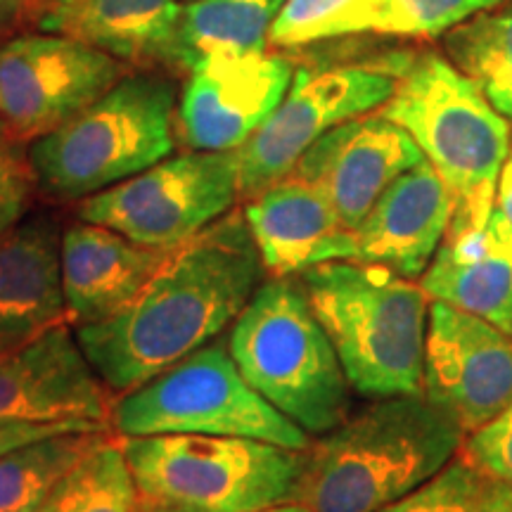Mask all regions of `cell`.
I'll use <instances>...</instances> for the list:
<instances>
[{
  "mask_svg": "<svg viewBox=\"0 0 512 512\" xmlns=\"http://www.w3.org/2000/svg\"><path fill=\"white\" fill-rule=\"evenodd\" d=\"M266 275L233 209L171 252L128 309L76 328V339L107 389L126 394L226 335Z\"/></svg>",
  "mask_w": 512,
  "mask_h": 512,
  "instance_id": "1",
  "label": "cell"
},
{
  "mask_svg": "<svg viewBox=\"0 0 512 512\" xmlns=\"http://www.w3.org/2000/svg\"><path fill=\"white\" fill-rule=\"evenodd\" d=\"M463 439L425 394L370 399L311 441L297 501L313 512H380L444 470Z\"/></svg>",
  "mask_w": 512,
  "mask_h": 512,
  "instance_id": "2",
  "label": "cell"
},
{
  "mask_svg": "<svg viewBox=\"0 0 512 512\" xmlns=\"http://www.w3.org/2000/svg\"><path fill=\"white\" fill-rule=\"evenodd\" d=\"M356 394H422L430 297L420 283L363 261L297 275Z\"/></svg>",
  "mask_w": 512,
  "mask_h": 512,
  "instance_id": "3",
  "label": "cell"
},
{
  "mask_svg": "<svg viewBox=\"0 0 512 512\" xmlns=\"http://www.w3.org/2000/svg\"><path fill=\"white\" fill-rule=\"evenodd\" d=\"M396 76L394 95L377 112L411 133L446 183L453 197L448 230L484 228L510 155V121L437 53L401 60Z\"/></svg>",
  "mask_w": 512,
  "mask_h": 512,
  "instance_id": "4",
  "label": "cell"
},
{
  "mask_svg": "<svg viewBox=\"0 0 512 512\" xmlns=\"http://www.w3.org/2000/svg\"><path fill=\"white\" fill-rule=\"evenodd\" d=\"M176 112L171 76L155 69L128 72L91 107L27 145L38 195L79 204L171 157L178 143Z\"/></svg>",
  "mask_w": 512,
  "mask_h": 512,
  "instance_id": "5",
  "label": "cell"
},
{
  "mask_svg": "<svg viewBox=\"0 0 512 512\" xmlns=\"http://www.w3.org/2000/svg\"><path fill=\"white\" fill-rule=\"evenodd\" d=\"M226 344L242 377L311 439L354 411V389L297 275H266Z\"/></svg>",
  "mask_w": 512,
  "mask_h": 512,
  "instance_id": "6",
  "label": "cell"
},
{
  "mask_svg": "<svg viewBox=\"0 0 512 512\" xmlns=\"http://www.w3.org/2000/svg\"><path fill=\"white\" fill-rule=\"evenodd\" d=\"M145 501L188 512H252L297 501L306 451L209 434L124 437Z\"/></svg>",
  "mask_w": 512,
  "mask_h": 512,
  "instance_id": "7",
  "label": "cell"
},
{
  "mask_svg": "<svg viewBox=\"0 0 512 512\" xmlns=\"http://www.w3.org/2000/svg\"><path fill=\"white\" fill-rule=\"evenodd\" d=\"M110 422L121 439L209 434L268 441L294 451H306L313 441L242 377L226 339H216L150 382L121 394Z\"/></svg>",
  "mask_w": 512,
  "mask_h": 512,
  "instance_id": "8",
  "label": "cell"
},
{
  "mask_svg": "<svg viewBox=\"0 0 512 512\" xmlns=\"http://www.w3.org/2000/svg\"><path fill=\"white\" fill-rule=\"evenodd\" d=\"M240 200L238 150H188L76 204V219L176 252Z\"/></svg>",
  "mask_w": 512,
  "mask_h": 512,
  "instance_id": "9",
  "label": "cell"
},
{
  "mask_svg": "<svg viewBox=\"0 0 512 512\" xmlns=\"http://www.w3.org/2000/svg\"><path fill=\"white\" fill-rule=\"evenodd\" d=\"M396 81L394 64L297 69L278 110L238 150L240 200L290 176L304 152L335 126L387 105Z\"/></svg>",
  "mask_w": 512,
  "mask_h": 512,
  "instance_id": "10",
  "label": "cell"
},
{
  "mask_svg": "<svg viewBox=\"0 0 512 512\" xmlns=\"http://www.w3.org/2000/svg\"><path fill=\"white\" fill-rule=\"evenodd\" d=\"M131 72L126 62L55 34L0 43V117L17 143L55 131Z\"/></svg>",
  "mask_w": 512,
  "mask_h": 512,
  "instance_id": "11",
  "label": "cell"
},
{
  "mask_svg": "<svg viewBox=\"0 0 512 512\" xmlns=\"http://www.w3.org/2000/svg\"><path fill=\"white\" fill-rule=\"evenodd\" d=\"M422 394L463 434L512 403V335L444 302H430Z\"/></svg>",
  "mask_w": 512,
  "mask_h": 512,
  "instance_id": "12",
  "label": "cell"
},
{
  "mask_svg": "<svg viewBox=\"0 0 512 512\" xmlns=\"http://www.w3.org/2000/svg\"><path fill=\"white\" fill-rule=\"evenodd\" d=\"M294 72L292 60L278 50L202 60L178 95V140L185 150H240L278 110Z\"/></svg>",
  "mask_w": 512,
  "mask_h": 512,
  "instance_id": "13",
  "label": "cell"
},
{
  "mask_svg": "<svg viewBox=\"0 0 512 512\" xmlns=\"http://www.w3.org/2000/svg\"><path fill=\"white\" fill-rule=\"evenodd\" d=\"M422 159L425 155L406 128L370 112L318 138L292 174L316 185L342 226L356 233L382 192Z\"/></svg>",
  "mask_w": 512,
  "mask_h": 512,
  "instance_id": "14",
  "label": "cell"
},
{
  "mask_svg": "<svg viewBox=\"0 0 512 512\" xmlns=\"http://www.w3.org/2000/svg\"><path fill=\"white\" fill-rule=\"evenodd\" d=\"M112 392L69 323L0 356V422H95L112 427Z\"/></svg>",
  "mask_w": 512,
  "mask_h": 512,
  "instance_id": "15",
  "label": "cell"
},
{
  "mask_svg": "<svg viewBox=\"0 0 512 512\" xmlns=\"http://www.w3.org/2000/svg\"><path fill=\"white\" fill-rule=\"evenodd\" d=\"M62 230L55 211L31 209L0 238V356L69 323Z\"/></svg>",
  "mask_w": 512,
  "mask_h": 512,
  "instance_id": "16",
  "label": "cell"
},
{
  "mask_svg": "<svg viewBox=\"0 0 512 512\" xmlns=\"http://www.w3.org/2000/svg\"><path fill=\"white\" fill-rule=\"evenodd\" d=\"M268 275H299L330 261H356V235L316 185L290 174L242 204Z\"/></svg>",
  "mask_w": 512,
  "mask_h": 512,
  "instance_id": "17",
  "label": "cell"
},
{
  "mask_svg": "<svg viewBox=\"0 0 512 512\" xmlns=\"http://www.w3.org/2000/svg\"><path fill=\"white\" fill-rule=\"evenodd\" d=\"M171 252L145 247L117 230L76 219L62 230V287L72 328L128 309Z\"/></svg>",
  "mask_w": 512,
  "mask_h": 512,
  "instance_id": "18",
  "label": "cell"
},
{
  "mask_svg": "<svg viewBox=\"0 0 512 512\" xmlns=\"http://www.w3.org/2000/svg\"><path fill=\"white\" fill-rule=\"evenodd\" d=\"M453 197L437 169L422 159L382 192L356 228V261L420 280L444 242Z\"/></svg>",
  "mask_w": 512,
  "mask_h": 512,
  "instance_id": "19",
  "label": "cell"
},
{
  "mask_svg": "<svg viewBox=\"0 0 512 512\" xmlns=\"http://www.w3.org/2000/svg\"><path fill=\"white\" fill-rule=\"evenodd\" d=\"M178 0H46L38 31L72 38L128 67L174 72Z\"/></svg>",
  "mask_w": 512,
  "mask_h": 512,
  "instance_id": "20",
  "label": "cell"
},
{
  "mask_svg": "<svg viewBox=\"0 0 512 512\" xmlns=\"http://www.w3.org/2000/svg\"><path fill=\"white\" fill-rule=\"evenodd\" d=\"M430 302L475 313L512 335V233L491 211L479 230H448L418 280Z\"/></svg>",
  "mask_w": 512,
  "mask_h": 512,
  "instance_id": "21",
  "label": "cell"
},
{
  "mask_svg": "<svg viewBox=\"0 0 512 512\" xmlns=\"http://www.w3.org/2000/svg\"><path fill=\"white\" fill-rule=\"evenodd\" d=\"M285 0H192L183 5L174 43V74L202 60L268 48V31Z\"/></svg>",
  "mask_w": 512,
  "mask_h": 512,
  "instance_id": "22",
  "label": "cell"
},
{
  "mask_svg": "<svg viewBox=\"0 0 512 512\" xmlns=\"http://www.w3.org/2000/svg\"><path fill=\"white\" fill-rule=\"evenodd\" d=\"M448 60L512 121V3L484 10L444 34Z\"/></svg>",
  "mask_w": 512,
  "mask_h": 512,
  "instance_id": "23",
  "label": "cell"
},
{
  "mask_svg": "<svg viewBox=\"0 0 512 512\" xmlns=\"http://www.w3.org/2000/svg\"><path fill=\"white\" fill-rule=\"evenodd\" d=\"M110 430L69 432L0 458V512H38L67 475Z\"/></svg>",
  "mask_w": 512,
  "mask_h": 512,
  "instance_id": "24",
  "label": "cell"
},
{
  "mask_svg": "<svg viewBox=\"0 0 512 512\" xmlns=\"http://www.w3.org/2000/svg\"><path fill=\"white\" fill-rule=\"evenodd\" d=\"M143 501L124 446L107 434L60 479L38 512H140Z\"/></svg>",
  "mask_w": 512,
  "mask_h": 512,
  "instance_id": "25",
  "label": "cell"
},
{
  "mask_svg": "<svg viewBox=\"0 0 512 512\" xmlns=\"http://www.w3.org/2000/svg\"><path fill=\"white\" fill-rule=\"evenodd\" d=\"M384 0H285L268 31V48H302L373 31Z\"/></svg>",
  "mask_w": 512,
  "mask_h": 512,
  "instance_id": "26",
  "label": "cell"
},
{
  "mask_svg": "<svg viewBox=\"0 0 512 512\" xmlns=\"http://www.w3.org/2000/svg\"><path fill=\"white\" fill-rule=\"evenodd\" d=\"M498 5H503V0H384L375 34L403 38L444 36L470 17Z\"/></svg>",
  "mask_w": 512,
  "mask_h": 512,
  "instance_id": "27",
  "label": "cell"
},
{
  "mask_svg": "<svg viewBox=\"0 0 512 512\" xmlns=\"http://www.w3.org/2000/svg\"><path fill=\"white\" fill-rule=\"evenodd\" d=\"M489 477L465 456H458L408 496L380 512H479Z\"/></svg>",
  "mask_w": 512,
  "mask_h": 512,
  "instance_id": "28",
  "label": "cell"
},
{
  "mask_svg": "<svg viewBox=\"0 0 512 512\" xmlns=\"http://www.w3.org/2000/svg\"><path fill=\"white\" fill-rule=\"evenodd\" d=\"M465 456L484 477L508 484L512 489V403L460 444Z\"/></svg>",
  "mask_w": 512,
  "mask_h": 512,
  "instance_id": "29",
  "label": "cell"
},
{
  "mask_svg": "<svg viewBox=\"0 0 512 512\" xmlns=\"http://www.w3.org/2000/svg\"><path fill=\"white\" fill-rule=\"evenodd\" d=\"M36 197V176L29 164L27 145L0 147V238L34 209Z\"/></svg>",
  "mask_w": 512,
  "mask_h": 512,
  "instance_id": "30",
  "label": "cell"
},
{
  "mask_svg": "<svg viewBox=\"0 0 512 512\" xmlns=\"http://www.w3.org/2000/svg\"><path fill=\"white\" fill-rule=\"evenodd\" d=\"M110 430V425L95 422H0V458L36 441L60 437L69 432H95Z\"/></svg>",
  "mask_w": 512,
  "mask_h": 512,
  "instance_id": "31",
  "label": "cell"
},
{
  "mask_svg": "<svg viewBox=\"0 0 512 512\" xmlns=\"http://www.w3.org/2000/svg\"><path fill=\"white\" fill-rule=\"evenodd\" d=\"M46 0H0V38L27 34L38 27Z\"/></svg>",
  "mask_w": 512,
  "mask_h": 512,
  "instance_id": "32",
  "label": "cell"
},
{
  "mask_svg": "<svg viewBox=\"0 0 512 512\" xmlns=\"http://www.w3.org/2000/svg\"><path fill=\"white\" fill-rule=\"evenodd\" d=\"M491 211H494L498 219H501L512 233V147L501 169V176H498L496 200H494V209Z\"/></svg>",
  "mask_w": 512,
  "mask_h": 512,
  "instance_id": "33",
  "label": "cell"
},
{
  "mask_svg": "<svg viewBox=\"0 0 512 512\" xmlns=\"http://www.w3.org/2000/svg\"><path fill=\"white\" fill-rule=\"evenodd\" d=\"M482 512H512V489L508 484L489 479L482 498Z\"/></svg>",
  "mask_w": 512,
  "mask_h": 512,
  "instance_id": "34",
  "label": "cell"
},
{
  "mask_svg": "<svg viewBox=\"0 0 512 512\" xmlns=\"http://www.w3.org/2000/svg\"><path fill=\"white\" fill-rule=\"evenodd\" d=\"M252 512H313V510L302 501H287V503H275V505H268V508H259Z\"/></svg>",
  "mask_w": 512,
  "mask_h": 512,
  "instance_id": "35",
  "label": "cell"
},
{
  "mask_svg": "<svg viewBox=\"0 0 512 512\" xmlns=\"http://www.w3.org/2000/svg\"><path fill=\"white\" fill-rule=\"evenodd\" d=\"M140 512H188V510L174 508V505H162V503L143 501V510H140Z\"/></svg>",
  "mask_w": 512,
  "mask_h": 512,
  "instance_id": "36",
  "label": "cell"
},
{
  "mask_svg": "<svg viewBox=\"0 0 512 512\" xmlns=\"http://www.w3.org/2000/svg\"><path fill=\"white\" fill-rule=\"evenodd\" d=\"M12 143H17L15 138H12V133H10V128L5 126V121H3V117H0V147L3 145H12ZM22 145V143H19Z\"/></svg>",
  "mask_w": 512,
  "mask_h": 512,
  "instance_id": "37",
  "label": "cell"
},
{
  "mask_svg": "<svg viewBox=\"0 0 512 512\" xmlns=\"http://www.w3.org/2000/svg\"><path fill=\"white\" fill-rule=\"evenodd\" d=\"M479 512H482V508H479Z\"/></svg>",
  "mask_w": 512,
  "mask_h": 512,
  "instance_id": "38",
  "label": "cell"
}]
</instances>
